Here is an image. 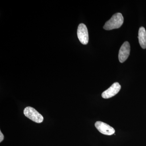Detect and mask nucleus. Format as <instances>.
Listing matches in <instances>:
<instances>
[{
  "mask_svg": "<svg viewBox=\"0 0 146 146\" xmlns=\"http://www.w3.org/2000/svg\"><path fill=\"white\" fill-rule=\"evenodd\" d=\"M123 17L121 13H117L113 15L110 20L106 23L104 29L106 30H111L119 28L123 23Z\"/></svg>",
  "mask_w": 146,
  "mask_h": 146,
  "instance_id": "f257e3e1",
  "label": "nucleus"
},
{
  "mask_svg": "<svg viewBox=\"0 0 146 146\" xmlns=\"http://www.w3.org/2000/svg\"><path fill=\"white\" fill-rule=\"evenodd\" d=\"M24 114L26 117L35 123H42L44 120L42 115L33 108L30 106H28L25 108Z\"/></svg>",
  "mask_w": 146,
  "mask_h": 146,
  "instance_id": "f03ea898",
  "label": "nucleus"
},
{
  "mask_svg": "<svg viewBox=\"0 0 146 146\" xmlns=\"http://www.w3.org/2000/svg\"><path fill=\"white\" fill-rule=\"evenodd\" d=\"M78 37L82 44L86 45L89 42V33L86 26L84 24L79 25L77 30Z\"/></svg>",
  "mask_w": 146,
  "mask_h": 146,
  "instance_id": "7ed1b4c3",
  "label": "nucleus"
},
{
  "mask_svg": "<svg viewBox=\"0 0 146 146\" xmlns=\"http://www.w3.org/2000/svg\"><path fill=\"white\" fill-rule=\"evenodd\" d=\"M95 125L100 133L104 135L110 136L115 133V129L106 123L98 121L95 123Z\"/></svg>",
  "mask_w": 146,
  "mask_h": 146,
  "instance_id": "20e7f679",
  "label": "nucleus"
},
{
  "mask_svg": "<svg viewBox=\"0 0 146 146\" xmlns=\"http://www.w3.org/2000/svg\"><path fill=\"white\" fill-rule=\"evenodd\" d=\"M121 89V86L119 84L115 82L108 89L103 92L102 96L104 99L110 98L117 94Z\"/></svg>",
  "mask_w": 146,
  "mask_h": 146,
  "instance_id": "39448f33",
  "label": "nucleus"
},
{
  "mask_svg": "<svg viewBox=\"0 0 146 146\" xmlns=\"http://www.w3.org/2000/svg\"><path fill=\"white\" fill-rule=\"evenodd\" d=\"M130 51V46L129 43L125 42L120 48L119 53V59L120 62L123 63L127 59Z\"/></svg>",
  "mask_w": 146,
  "mask_h": 146,
  "instance_id": "423d86ee",
  "label": "nucleus"
},
{
  "mask_svg": "<svg viewBox=\"0 0 146 146\" xmlns=\"http://www.w3.org/2000/svg\"><path fill=\"white\" fill-rule=\"evenodd\" d=\"M138 38L141 48L143 49H146V31L145 29L143 27H141L139 29Z\"/></svg>",
  "mask_w": 146,
  "mask_h": 146,
  "instance_id": "0eeeda50",
  "label": "nucleus"
},
{
  "mask_svg": "<svg viewBox=\"0 0 146 146\" xmlns=\"http://www.w3.org/2000/svg\"><path fill=\"white\" fill-rule=\"evenodd\" d=\"M4 138V137L3 134L2 133L1 131H0V142L1 143L3 140Z\"/></svg>",
  "mask_w": 146,
  "mask_h": 146,
  "instance_id": "6e6552de",
  "label": "nucleus"
}]
</instances>
